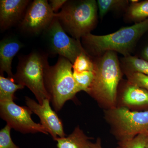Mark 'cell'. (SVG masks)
Here are the masks:
<instances>
[{
  "instance_id": "1",
  "label": "cell",
  "mask_w": 148,
  "mask_h": 148,
  "mask_svg": "<svg viewBox=\"0 0 148 148\" xmlns=\"http://www.w3.org/2000/svg\"><path fill=\"white\" fill-rule=\"evenodd\" d=\"M94 78L87 93L105 110L117 105L118 89L123 73L116 53L107 51L95 57Z\"/></svg>"
},
{
  "instance_id": "2",
  "label": "cell",
  "mask_w": 148,
  "mask_h": 148,
  "mask_svg": "<svg viewBox=\"0 0 148 148\" xmlns=\"http://www.w3.org/2000/svg\"><path fill=\"white\" fill-rule=\"evenodd\" d=\"M148 32V18L112 34L98 36L89 33L81 39L84 48L91 57H99L109 51L118 52L125 57L131 55L138 41Z\"/></svg>"
},
{
  "instance_id": "3",
  "label": "cell",
  "mask_w": 148,
  "mask_h": 148,
  "mask_svg": "<svg viewBox=\"0 0 148 148\" xmlns=\"http://www.w3.org/2000/svg\"><path fill=\"white\" fill-rule=\"evenodd\" d=\"M45 85L55 112L60 111L67 101L73 100L80 90L73 77V64L60 56L53 66L49 64L44 73Z\"/></svg>"
},
{
  "instance_id": "4",
  "label": "cell",
  "mask_w": 148,
  "mask_h": 148,
  "mask_svg": "<svg viewBox=\"0 0 148 148\" xmlns=\"http://www.w3.org/2000/svg\"><path fill=\"white\" fill-rule=\"evenodd\" d=\"M98 9L95 0L68 1L54 16L66 33L80 40L95 28Z\"/></svg>"
},
{
  "instance_id": "5",
  "label": "cell",
  "mask_w": 148,
  "mask_h": 148,
  "mask_svg": "<svg viewBox=\"0 0 148 148\" xmlns=\"http://www.w3.org/2000/svg\"><path fill=\"white\" fill-rule=\"evenodd\" d=\"M47 54L34 51L19 58L13 79L18 84L27 86L35 95L38 103L42 104L49 99L44 82V73L48 64Z\"/></svg>"
},
{
  "instance_id": "6",
  "label": "cell",
  "mask_w": 148,
  "mask_h": 148,
  "mask_svg": "<svg viewBox=\"0 0 148 148\" xmlns=\"http://www.w3.org/2000/svg\"><path fill=\"white\" fill-rule=\"evenodd\" d=\"M105 117L119 143L127 142L140 134H148V109L133 111L117 106L105 110Z\"/></svg>"
},
{
  "instance_id": "7",
  "label": "cell",
  "mask_w": 148,
  "mask_h": 148,
  "mask_svg": "<svg viewBox=\"0 0 148 148\" xmlns=\"http://www.w3.org/2000/svg\"><path fill=\"white\" fill-rule=\"evenodd\" d=\"M33 112L25 106L16 105L13 101L0 102V116L12 128L23 133L41 132L48 135L41 123L35 122L32 118Z\"/></svg>"
},
{
  "instance_id": "8",
  "label": "cell",
  "mask_w": 148,
  "mask_h": 148,
  "mask_svg": "<svg viewBox=\"0 0 148 148\" xmlns=\"http://www.w3.org/2000/svg\"><path fill=\"white\" fill-rule=\"evenodd\" d=\"M45 32L51 52L66 58L72 64L81 53L86 51L80 40L69 36L56 17Z\"/></svg>"
},
{
  "instance_id": "9",
  "label": "cell",
  "mask_w": 148,
  "mask_h": 148,
  "mask_svg": "<svg viewBox=\"0 0 148 148\" xmlns=\"http://www.w3.org/2000/svg\"><path fill=\"white\" fill-rule=\"evenodd\" d=\"M54 15L47 1L35 0L29 4L19 27L27 34H38L47 29Z\"/></svg>"
},
{
  "instance_id": "10",
  "label": "cell",
  "mask_w": 148,
  "mask_h": 148,
  "mask_svg": "<svg viewBox=\"0 0 148 148\" xmlns=\"http://www.w3.org/2000/svg\"><path fill=\"white\" fill-rule=\"evenodd\" d=\"M49 99H45L40 104L29 97H25V103L31 111L39 117L41 124L55 141L57 138L66 137L62 120L51 107Z\"/></svg>"
},
{
  "instance_id": "11",
  "label": "cell",
  "mask_w": 148,
  "mask_h": 148,
  "mask_svg": "<svg viewBox=\"0 0 148 148\" xmlns=\"http://www.w3.org/2000/svg\"><path fill=\"white\" fill-rule=\"evenodd\" d=\"M31 1L28 0H1L0 1V28L3 31L21 22Z\"/></svg>"
},
{
  "instance_id": "12",
  "label": "cell",
  "mask_w": 148,
  "mask_h": 148,
  "mask_svg": "<svg viewBox=\"0 0 148 148\" xmlns=\"http://www.w3.org/2000/svg\"><path fill=\"white\" fill-rule=\"evenodd\" d=\"M120 98L121 105L120 107L130 110L148 108L147 90L127 81L122 89Z\"/></svg>"
},
{
  "instance_id": "13",
  "label": "cell",
  "mask_w": 148,
  "mask_h": 148,
  "mask_svg": "<svg viewBox=\"0 0 148 148\" xmlns=\"http://www.w3.org/2000/svg\"><path fill=\"white\" fill-rule=\"evenodd\" d=\"M21 42L17 39L8 38L3 39L0 42V73L3 75L4 72L8 77L13 79L12 64L14 56L23 47Z\"/></svg>"
},
{
  "instance_id": "14",
  "label": "cell",
  "mask_w": 148,
  "mask_h": 148,
  "mask_svg": "<svg viewBox=\"0 0 148 148\" xmlns=\"http://www.w3.org/2000/svg\"><path fill=\"white\" fill-rule=\"evenodd\" d=\"M90 139L77 126L71 134L67 137L57 138L55 141L57 142V148H91Z\"/></svg>"
},
{
  "instance_id": "15",
  "label": "cell",
  "mask_w": 148,
  "mask_h": 148,
  "mask_svg": "<svg viewBox=\"0 0 148 148\" xmlns=\"http://www.w3.org/2000/svg\"><path fill=\"white\" fill-rule=\"evenodd\" d=\"M120 62L123 74L140 73L148 75V62L141 58L130 55L123 57Z\"/></svg>"
},
{
  "instance_id": "16",
  "label": "cell",
  "mask_w": 148,
  "mask_h": 148,
  "mask_svg": "<svg viewBox=\"0 0 148 148\" xmlns=\"http://www.w3.org/2000/svg\"><path fill=\"white\" fill-rule=\"evenodd\" d=\"M125 17L135 24L148 18V0L131 3L125 11Z\"/></svg>"
},
{
  "instance_id": "17",
  "label": "cell",
  "mask_w": 148,
  "mask_h": 148,
  "mask_svg": "<svg viewBox=\"0 0 148 148\" xmlns=\"http://www.w3.org/2000/svg\"><path fill=\"white\" fill-rule=\"evenodd\" d=\"M24 86L18 84L13 78L5 77L0 76V102L14 101L16 99L15 92L19 89L24 88Z\"/></svg>"
},
{
  "instance_id": "18",
  "label": "cell",
  "mask_w": 148,
  "mask_h": 148,
  "mask_svg": "<svg viewBox=\"0 0 148 148\" xmlns=\"http://www.w3.org/2000/svg\"><path fill=\"white\" fill-rule=\"evenodd\" d=\"M97 6L100 18L102 19L109 12L125 10L129 6V1L126 0H98Z\"/></svg>"
},
{
  "instance_id": "19",
  "label": "cell",
  "mask_w": 148,
  "mask_h": 148,
  "mask_svg": "<svg viewBox=\"0 0 148 148\" xmlns=\"http://www.w3.org/2000/svg\"><path fill=\"white\" fill-rule=\"evenodd\" d=\"M73 72L81 73L84 71L93 72L94 61L86 51L81 53L73 64Z\"/></svg>"
},
{
  "instance_id": "20",
  "label": "cell",
  "mask_w": 148,
  "mask_h": 148,
  "mask_svg": "<svg viewBox=\"0 0 148 148\" xmlns=\"http://www.w3.org/2000/svg\"><path fill=\"white\" fill-rule=\"evenodd\" d=\"M73 77L80 91H84L86 92L93 81L94 72L84 71L76 73L73 72Z\"/></svg>"
},
{
  "instance_id": "21",
  "label": "cell",
  "mask_w": 148,
  "mask_h": 148,
  "mask_svg": "<svg viewBox=\"0 0 148 148\" xmlns=\"http://www.w3.org/2000/svg\"><path fill=\"white\" fill-rule=\"evenodd\" d=\"M124 74L128 82L143 88L148 91L147 75L140 73H126Z\"/></svg>"
},
{
  "instance_id": "22",
  "label": "cell",
  "mask_w": 148,
  "mask_h": 148,
  "mask_svg": "<svg viewBox=\"0 0 148 148\" xmlns=\"http://www.w3.org/2000/svg\"><path fill=\"white\" fill-rule=\"evenodd\" d=\"M12 128L7 124L0 131V148H20L16 145L11 137Z\"/></svg>"
},
{
  "instance_id": "23",
  "label": "cell",
  "mask_w": 148,
  "mask_h": 148,
  "mask_svg": "<svg viewBox=\"0 0 148 148\" xmlns=\"http://www.w3.org/2000/svg\"><path fill=\"white\" fill-rule=\"evenodd\" d=\"M147 134H140L127 142L119 143L118 148H145Z\"/></svg>"
},
{
  "instance_id": "24",
  "label": "cell",
  "mask_w": 148,
  "mask_h": 148,
  "mask_svg": "<svg viewBox=\"0 0 148 148\" xmlns=\"http://www.w3.org/2000/svg\"><path fill=\"white\" fill-rule=\"evenodd\" d=\"M67 1L66 0H50L49 4L53 12L56 13L60 8H62Z\"/></svg>"
},
{
  "instance_id": "25",
  "label": "cell",
  "mask_w": 148,
  "mask_h": 148,
  "mask_svg": "<svg viewBox=\"0 0 148 148\" xmlns=\"http://www.w3.org/2000/svg\"><path fill=\"white\" fill-rule=\"evenodd\" d=\"M141 59L148 62V44L143 49L141 52Z\"/></svg>"
},
{
  "instance_id": "26",
  "label": "cell",
  "mask_w": 148,
  "mask_h": 148,
  "mask_svg": "<svg viewBox=\"0 0 148 148\" xmlns=\"http://www.w3.org/2000/svg\"><path fill=\"white\" fill-rule=\"evenodd\" d=\"M91 148H103L101 145V140L100 138L97 139L95 143H91Z\"/></svg>"
},
{
  "instance_id": "27",
  "label": "cell",
  "mask_w": 148,
  "mask_h": 148,
  "mask_svg": "<svg viewBox=\"0 0 148 148\" xmlns=\"http://www.w3.org/2000/svg\"><path fill=\"white\" fill-rule=\"evenodd\" d=\"M145 148H148V134H147V140H146V145Z\"/></svg>"
}]
</instances>
